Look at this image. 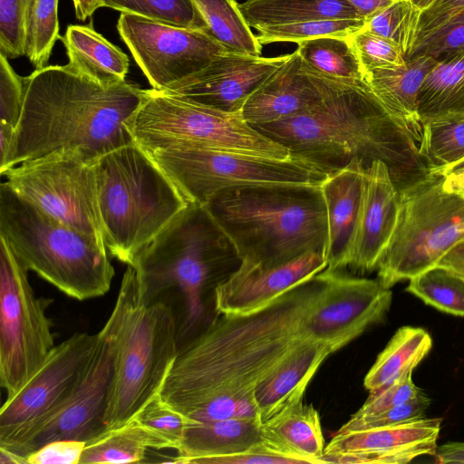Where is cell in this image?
Masks as SVG:
<instances>
[{
    "instance_id": "6da1fadb",
    "label": "cell",
    "mask_w": 464,
    "mask_h": 464,
    "mask_svg": "<svg viewBox=\"0 0 464 464\" xmlns=\"http://www.w3.org/2000/svg\"><path fill=\"white\" fill-rule=\"evenodd\" d=\"M324 283L323 270L258 312L212 320L178 353L161 399L198 422L259 420L255 391L305 340L303 323Z\"/></svg>"
},
{
    "instance_id": "7a4b0ae2",
    "label": "cell",
    "mask_w": 464,
    "mask_h": 464,
    "mask_svg": "<svg viewBox=\"0 0 464 464\" xmlns=\"http://www.w3.org/2000/svg\"><path fill=\"white\" fill-rule=\"evenodd\" d=\"M24 102L0 172L61 150L89 158L134 142L124 125L145 90L124 82L102 86L68 63L47 65L24 77Z\"/></svg>"
},
{
    "instance_id": "3957f363",
    "label": "cell",
    "mask_w": 464,
    "mask_h": 464,
    "mask_svg": "<svg viewBox=\"0 0 464 464\" xmlns=\"http://www.w3.org/2000/svg\"><path fill=\"white\" fill-rule=\"evenodd\" d=\"M327 172L354 158L366 166L387 164L401 188L428 173L418 146L390 117L366 82L332 95L310 110L269 123L251 125Z\"/></svg>"
},
{
    "instance_id": "277c9868",
    "label": "cell",
    "mask_w": 464,
    "mask_h": 464,
    "mask_svg": "<svg viewBox=\"0 0 464 464\" xmlns=\"http://www.w3.org/2000/svg\"><path fill=\"white\" fill-rule=\"evenodd\" d=\"M241 260L205 205L189 203L133 258L139 300L163 302L175 315L179 352L208 325L206 294Z\"/></svg>"
},
{
    "instance_id": "5b68a950",
    "label": "cell",
    "mask_w": 464,
    "mask_h": 464,
    "mask_svg": "<svg viewBox=\"0 0 464 464\" xmlns=\"http://www.w3.org/2000/svg\"><path fill=\"white\" fill-rule=\"evenodd\" d=\"M320 185L230 188L205 206L241 262L274 267L309 252L325 254L327 213Z\"/></svg>"
},
{
    "instance_id": "8992f818",
    "label": "cell",
    "mask_w": 464,
    "mask_h": 464,
    "mask_svg": "<svg viewBox=\"0 0 464 464\" xmlns=\"http://www.w3.org/2000/svg\"><path fill=\"white\" fill-rule=\"evenodd\" d=\"M0 237L21 263L64 295L79 301L105 295L114 268L107 248L0 186Z\"/></svg>"
},
{
    "instance_id": "52a82bcc",
    "label": "cell",
    "mask_w": 464,
    "mask_h": 464,
    "mask_svg": "<svg viewBox=\"0 0 464 464\" xmlns=\"http://www.w3.org/2000/svg\"><path fill=\"white\" fill-rule=\"evenodd\" d=\"M96 169L105 246L129 265L188 203L135 142L98 158Z\"/></svg>"
},
{
    "instance_id": "ba28073f",
    "label": "cell",
    "mask_w": 464,
    "mask_h": 464,
    "mask_svg": "<svg viewBox=\"0 0 464 464\" xmlns=\"http://www.w3.org/2000/svg\"><path fill=\"white\" fill-rule=\"evenodd\" d=\"M115 305L119 326L115 373L105 416L107 430L121 427L160 394L179 353L171 307L139 300L130 266L123 275Z\"/></svg>"
},
{
    "instance_id": "9c48e42d",
    "label": "cell",
    "mask_w": 464,
    "mask_h": 464,
    "mask_svg": "<svg viewBox=\"0 0 464 464\" xmlns=\"http://www.w3.org/2000/svg\"><path fill=\"white\" fill-rule=\"evenodd\" d=\"M464 238V197L443 188V176L427 173L400 188L396 225L377 266L385 288L435 266Z\"/></svg>"
},
{
    "instance_id": "30bf717a",
    "label": "cell",
    "mask_w": 464,
    "mask_h": 464,
    "mask_svg": "<svg viewBox=\"0 0 464 464\" xmlns=\"http://www.w3.org/2000/svg\"><path fill=\"white\" fill-rule=\"evenodd\" d=\"M124 125L144 150L196 146L277 159L291 156L241 113L218 111L152 88L145 90L140 106Z\"/></svg>"
},
{
    "instance_id": "8fae6325",
    "label": "cell",
    "mask_w": 464,
    "mask_h": 464,
    "mask_svg": "<svg viewBox=\"0 0 464 464\" xmlns=\"http://www.w3.org/2000/svg\"><path fill=\"white\" fill-rule=\"evenodd\" d=\"M145 151L188 204L205 205L220 191L242 187L320 185L329 174L292 155L277 159L196 146Z\"/></svg>"
},
{
    "instance_id": "7c38bea8",
    "label": "cell",
    "mask_w": 464,
    "mask_h": 464,
    "mask_svg": "<svg viewBox=\"0 0 464 464\" xmlns=\"http://www.w3.org/2000/svg\"><path fill=\"white\" fill-rule=\"evenodd\" d=\"M28 269L0 237V384L16 392L55 347L46 309L52 300L37 297Z\"/></svg>"
},
{
    "instance_id": "4fadbf2b",
    "label": "cell",
    "mask_w": 464,
    "mask_h": 464,
    "mask_svg": "<svg viewBox=\"0 0 464 464\" xmlns=\"http://www.w3.org/2000/svg\"><path fill=\"white\" fill-rule=\"evenodd\" d=\"M96 160L80 150H61L23 162L2 175L43 211L105 246Z\"/></svg>"
},
{
    "instance_id": "5bb4252c",
    "label": "cell",
    "mask_w": 464,
    "mask_h": 464,
    "mask_svg": "<svg viewBox=\"0 0 464 464\" xmlns=\"http://www.w3.org/2000/svg\"><path fill=\"white\" fill-rule=\"evenodd\" d=\"M119 310L114 305L82 375L63 404L46 419L30 426L0 447L26 456L58 440L88 442L107 430L105 416L115 373Z\"/></svg>"
},
{
    "instance_id": "9a60e30c",
    "label": "cell",
    "mask_w": 464,
    "mask_h": 464,
    "mask_svg": "<svg viewBox=\"0 0 464 464\" xmlns=\"http://www.w3.org/2000/svg\"><path fill=\"white\" fill-rule=\"evenodd\" d=\"M117 30L152 89L165 91L227 52L202 30L121 13Z\"/></svg>"
},
{
    "instance_id": "2e32d148",
    "label": "cell",
    "mask_w": 464,
    "mask_h": 464,
    "mask_svg": "<svg viewBox=\"0 0 464 464\" xmlns=\"http://www.w3.org/2000/svg\"><path fill=\"white\" fill-rule=\"evenodd\" d=\"M324 286L304 320L303 337L326 345L333 353L383 322L392 293L379 280L324 270Z\"/></svg>"
},
{
    "instance_id": "e0dca14e",
    "label": "cell",
    "mask_w": 464,
    "mask_h": 464,
    "mask_svg": "<svg viewBox=\"0 0 464 464\" xmlns=\"http://www.w3.org/2000/svg\"><path fill=\"white\" fill-rule=\"evenodd\" d=\"M96 334L75 333L55 345L37 371L0 410V443L57 411L73 392L90 358Z\"/></svg>"
},
{
    "instance_id": "ac0fdd59",
    "label": "cell",
    "mask_w": 464,
    "mask_h": 464,
    "mask_svg": "<svg viewBox=\"0 0 464 464\" xmlns=\"http://www.w3.org/2000/svg\"><path fill=\"white\" fill-rule=\"evenodd\" d=\"M225 52L204 69L160 91L218 111L241 113L248 98L290 57Z\"/></svg>"
},
{
    "instance_id": "d6986e66",
    "label": "cell",
    "mask_w": 464,
    "mask_h": 464,
    "mask_svg": "<svg viewBox=\"0 0 464 464\" xmlns=\"http://www.w3.org/2000/svg\"><path fill=\"white\" fill-rule=\"evenodd\" d=\"M440 418H423L395 426L335 433L325 446V463L404 464L434 456Z\"/></svg>"
},
{
    "instance_id": "ffe728a7",
    "label": "cell",
    "mask_w": 464,
    "mask_h": 464,
    "mask_svg": "<svg viewBox=\"0 0 464 464\" xmlns=\"http://www.w3.org/2000/svg\"><path fill=\"white\" fill-rule=\"evenodd\" d=\"M327 267L325 254L309 252L290 262L264 268L241 262L214 289L215 310L220 314L258 312Z\"/></svg>"
},
{
    "instance_id": "44dd1931",
    "label": "cell",
    "mask_w": 464,
    "mask_h": 464,
    "mask_svg": "<svg viewBox=\"0 0 464 464\" xmlns=\"http://www.w3.org/2000/svg\"><path fill=\"white\" fill-rule=\"evenodd\" d=\"M360 84L332 79L315 72L295 51L248 98L241 114L250 125L278 121L310 110L326 98Z\"/></svg>"
},
{
    "instance_id": "7402d4cb",
    "label": "cell",
    "mask_w": 464,
    "mask_h": 464,
    "mask_svg": "<svg viewBox=\"0 0 464 464\" xmlns=\"http://www.w3.org/2000/svg\"><path fill=\"white\" fill-rule=\"evenodd\" d=\"M400 205V188L380 160L366 167L361 203L348 254V266L361 272L377 269L392 236Z\"/></svg>"
},
{
    "instance_id": "603a6c76",
    "label": "cell",
    "mask_w": 464,
    "mask_h": 464,
    "mask_svg": "<svg viewBox=\"0 0 464 464\" xmlns=\"http://www.w3.org/2000/svg\"><path fill=\"white\" fill-rule=\"evenodd\" d=\"M366 167L362 159L354 158L345 167L330 172L320 185L327 213L325 257L329 270L348 266Z\"/></svg>"
},
{
    "instance_id": "cb8c5ba5",
    "label": "cell",
    "mask_w": 464,
    "mask_h": 464,
    "mask_svg": "<svg viewBox=\"0 0 464 464\" xmlns=\"http://www.w3.org/2000/svg\"><path fill=\"white\" fill-rule=\"evenodd\" d=\"M437 60L422 55L405 59L402 66L375 69L364 81L392 121L415 143L421 137L422 121L418 111L421 85Z\"/></svg>"
},
{
    "instance_id": "d4e9b609",
    "label": "cell",
    "mask_w": 464,
    "mask_h": 464,
    "mask_svg": "<svg viewBox=\"0 0 464 464\" xmlns=\"http://www.w3.org/2000/svg\"><path fill=\"white\" fill-rule=\"evenodd\" d=\"M331 353L326 345L312 340L305 339L296 345L255 391L260 421L303 401L308 383Z\"/></svg>"
},
{
    "instance_id": "484cf974",
    "label": "cell",
    "mask_w": 464,
    "mask_h": 464,
    "mask_svg": "<svg viewBox=\"0 0 464 464\" xmlns=\"http://www.w3.org/2000/svg\"><path fill=\"white\" fill-rule=\"evenodd\" d=\"M60 40L65 47L68 64L78 73L106 87L126 82L128 55L96 32L92 23L69 25Z\"/></svg>"
},
{
    "instance_id": "4316f807",
    "label": "cell",
    "mask_w": 464,
    "mask_h": 464,
    "mask_svg": "<svg viewBox=\"0 0 464 464\" xmlns=\"http://www.w3.org/2000/svg\"><path fill=\"white\" fill-rule=\"evenodd\" d=\"M262 422L256 419L229 418L188 426L174 463L237 453L263 440Z\"/></svg>"
},
{
    "instance_id": "83f0119b",
    "label": "cell",
    "mask_w": 464,
    "mask_h": 464,
    "mask_svg": "<svg viewBox=\"0 0 464 464\" xmlns=\"http://www.w3.org/2000/svg\"><path fill=\"white\" fill-rule=\"evenodd\" d=\"M263 439L305 464L325 463L324 438L317 411L295 402L261 424Z\"/></svg>"
},
{
    "instance_id": "f1b7e54d",
    "label": "cell",
    "mask_w": 464,
    "mask_h": 464,
    "mask_svg": "<svg viewBox=\"0 0 464 464\" xmlns=\"http://www.w3.org/2000/svg\"><path fill=\"white\" fill-rule=\"evenodd\" d=\"M239 8L256 30L314 19H362L344 0H246Z\"/></svg>"
},
{
    "instance_id": "f546056e",
    "label": "cell",
    "mask_w": 464,
    "mask_h": 464,
    "mask_svg": "<svg viewBox=\"0 0 464 464\" xmlns=\"http://www.w3.org/2000/svg\"><path fill=\"white\" fill-rule=\"evenodd\" d=\"M160 450L166 443L132 419L86 442L80 464L145 462L150 450Z\"/></svg>"
},
{
    "instance_id": "4dcf8cb0",
    "label": "cell",
    "mask_w": 464,
    "mask_h": 464,
    "mask_svg": "<svg viewBox=\"0 0 464 464\" xmlns=\"http://www.w3.org/2000/svg\"><path fill=\"white\" fill-rule=\"evenodd\" d=\"M431 347L432 339L423 328H399L366 374L364 387L372 392L413 371Z\"/></svg>"
},
{
    "instance_id": "1f68e13d",
    "label": "cell",
    "mask_w": 464,
    "mask_h": 464,
    "mask_svg": "<svg viewBox=\"0 0 464 464\" xmlns=\"http://www.w3.org/2000/svg\"><path fill=\"white\" fill-rule=\"evenodd\" d=\"M418 153L428 172L438 175L463 160L464 111L423 119Z\"/></svg>"
},
{
    "instance_id": "d6a6232c",
    "label": "cell",
    "mask_w": 464,
    "mask_h": 464,
    "mask_svg": "<svg viewBox=\"0 0 464 464\" xmlns=\"http://www.w3.org/2000/svg\"><path fill=\"white\" fill-rule=\"evenodd\" d=\"M423 119L450 111H464V51L437 61L426 76L418 98Z\"/></svg>"
},
{
    "instance_id": "836d02e7",
    "label": "cell",
    "mask_w": 464,
    "mask_h": 464,
    "mask_svg": "<svg viewBox=\"0 0 464 464\" xmlns=\"http://www.w3.org/2000/svg\"><path fill=\"white\" fill-rule=\"evenodd\" d=\"M304 63L315 72L351 84L364 82V72L349 37L325 36L297 44Z\"/></svg>"
},
{
    "instance_id": "e575fe53",
    "label": "cell",
    "mask_w": 464,
    "mask_h": 464,
    "mask_svg": "<svg viewBox=\"0 0 464 464\" xmlns=\"http://www.w3.org/2000/svg\"><path fill=\"white\" fill-rule=\"evenodd\" d=\"M208 25L207 33L227 52L260 55L262 44L246 24L236 0H194Z\"/></svg>"
},
{
    "instance_id": "d590c367",
    "label": "cell",
    "mask_w": 464,
    "mask_h": 464,
    "mask_svg": "<svg viewBox=\"0 0 464 464\" xmlns=\"http://www.w3.org/2000/svg\"><path fill=\"white\" fill-rule=\"evenodd\" d=\"M406 291L447 314L464 316V277L435 266L410 279Z\"/></svg>"
},
{
    "instance_id": "8d00e7d4",
    "label": "cell",
    "mask_w": 464,
    "mask_h": 464,
    "mask_svg": "<svg viewBox=\"0 0 464 464\" xmlns=\"http://www.w3.org/2000/svg\"><path fill=\"white\" fill-rule=\"evenodd\" d=\"M102 5L121 13L207 33L208 25L194 0H102Z\"/></svg>"
},
{
    "instance_id": "74e56055",
    "label": "cell",
    "mask_w": 464,
    "mask_h": 464,
    "mask_svg": "<svg viewBox=\"0 0 464 464\" xmlns=\"http://www.w3.org/2000/svg\"><path fill=\"white\" fill-rule=\"evenodd\" d=\"M59 0H34L25 24V56L35 70L47 66L53 46L61 39Z\"/></svg>"
},
{
    "instance_id": "f35d334b",
    "label": "cell",
    "mask_w": 464,
    "mask_h": 464,
    "mask_svg": "<svg viewBox=\"0 0 464 464\" xmlns=\"http://www.w3.org/2000/svg\"><path fill=\"white\" fill-rule=\"evenodd\" d=\"M364 19L327 18L278 24L257 29L261 44L276 42L298 44L325 36L349 37L364 27Z\"/></svg>"
},
{
    "instance_id": "ab89813d",
    "label": "cell",
    "mask_w": 464,
    "mask_h": 464,
    "mask_svg": "<svg viewBox=\"0 0 464 464\" xmlns=\"http://www.w3.org/2000/svg\"><path fill=\"white\" fill-rule=\"evenodd\" d=\"M420 13L409 0H396L367 18L363 29L397 44L406 58L414 44Z\"/></svg>"
},
{
    "instance_id": "60d3db41",
    "label": "cell",
    "mask_w": 464,
    "mask_h": 464,
    "mask_svg": "<svg viewBox=\"0 0 464 464\" xmlns=\"http://www.w3.org/2000/svg\"><path fill=\"white\" fill-rule=\"evenodd\" d=\"M133 419L162 440L168 449L176 451L187 428L198 423L169 406L160 394L149 401Z\"/></svg>"
},
{
    "instance_id": "b9f144b4",
    "label": "cell",
    "mask_w": 464,
    "mask_h": 464,
    "mask_svg": "<svg viewBox=\"0 0 464 464\" xmlns=\"http://www.w3.org/2000/svg\"><path fill=\"white\" fill-rule=\"evenodd\" d=\"M364 74L372 70L396 68L405 63V57L392 41L362 29L350 36Z\"/></svg>"
},
{
    "instance_id": "7bdbcfd3",
    "label": "cell",
    "mask_w": 464,
    "mask_h": 464,
    "mask_svg": "<svg viewBox=\"0 0 464 464\" xmlns=\"http://www.w3.org/2000/svg\"><path fill=\"white\" fill-rule=\"evenodd\" d=\"M464 51V10L418 39L405 58L430 56L439 61Z\"/></svg>"
},
{
    "instance_id": "ee69618b",
    "label": "cell",
    "mask_w": 464,
    "mask_h": 464,
    "mask_svg": "<svg viewBox=\"0 0 464 464\" xmlns=\"http://www.w3.org/2000/svg\"><path fill=\"white\" fill-rule=\"evenodd\" d=\"M34 0H0V53L7 59L25 55V24Z\"/></svg>"
},
{
    "instance_id": "f6af8a7d",
    "label": "cell",
    "mask_w": 464,
    "mask_h": 464,
    "mask_svg": "<svg viewBox=\"0 0 464 464\" xmlns=\"http://www.w3.org/2000/svg\"><path fill=\"white\" fill-rule=\"evenodd\" d=\"M430 399L422 392L415 398L386 410L363 417L352 416L337 433L395 426L426 418Z\"/></svg>"
},
{
    "instance_id": "bcb514c9",
    "label": "cell",
    "mask_w": 464,
    "mask_h": 464,
    "mask_svg": "<svg viewBox=\"0 0 464 464\" xmlns=\"http://www.w3.org/2000/svg\"><path fill=\"white\" fill-rule=\"evenodd\" d=\"M412 372H406L393 381L372 391L365 402L353 416L363 417L376 414L418 396L422 391L414 384Z\"/></svg>"
},
{
    "instance_id": "7dc6e473",
    "label": "cell",
    "mask_w": 464,
    "mask_h": 464,
    "mask_svg": "<svg viewBox=\"0 0 464 464\" xmlns=\"http://www.w3.org/2000/svg\"><path fill=\"white\" fill-rule=\"evenodd\" d=\"M24 93V77L20 76L7 57L0 53V123L15 130L22 113Z\"/></svg>"
},
{
    "instance_id": "c3c4849f",
    "label": "cell",
    "mask_w": 464,
    "mask_h": 464,
    "mask_svg": "<svg viewBox=\"0 0 464 464\" xmlns=\"http://www.w3.org/2000/svg\"><path fill=\"white\" fill-rule=\"evenodd\" d=\"M196 464H287L299 463L304 464V461L299 458L285 453L280 449L263 440L244 451L207 457L196 459ZM305 464V463H304Z\"/></svg>"
},
{
    "instance_id": "681fc988",
    "label": "cell",
    "mask_w": 464,
    "mask_h": 464,
    "mask_svg": "<svg viewBox=\"0 0 464 464\" xmlns=\"http://www.w3.org/2000/svg\"><path fill=\"white\" fill-rule=\"evenodd\" d=\"M86 442L58 440L48 442L26 456V464H80Z\"/></svg>"
},
{
    "instance_id": "f907efd6",
    "label": "cell",
    "mask_w": 464,
    "mask_h": 464,
    "mask_svg": "<svg viewBox=\"0 0 464 464\" xmlns=\"http://www.w3.org/2000/svg\"><path fill=\"white\" fill-rule=\"evenodd\" d=\"M463 10L464 0H434L420 13L414 43Z\"/></svg>"
},
{
    "instance_id": "816d5d0a",
    "label": "cell",
    "mask_w": 464,
    "mask_h": 464,
    "mask_svg": "<svg viewBox=\"0 0 464 464\" xmlns=\"http://www.w3.org/2000/svg\"><path fill=\"white\" fill-rule=\"evenodd\" d=\"M436 266L450 269L464 277V238L454 245Z\"/></svg>"
},
{
    "instance_id": "f5cc1de1",
    "label": "cell",
    "mask_w": 464,
    "mask_h": 464,
    "mask_svg": "<svg viewBox=\"0 0 464 464\" xmlns=\"http://www.w3.org/2000/svg\"><path fill=\"white\" fill-rule=\"evenodd\" d=\"M435 461L440 464H464V442H448L437 448Z\"/></svg>"
},
{
    "instance_id": "db71d44e",
    "label": "cell",
    "mask_w": 464,
    "mask_h": 464,
    "mask_svg": "<svg viewBox=\"0 0 464 464\" xmlns=\"http://www.w3.org/2000/svg\"><path fill=\"white\" fill-rule=\"evenodd\" d=\"M347 2L360 15L361 18L366 20L378 11L391 5L396 0H344Z\"/></svg>"
},
{
    "instance_id": "11a10c76",
    "label": "cell",
    "mask_w": 464,
    "mask_h": 464,
    "mask_svg": "<svg viewBox=\"0 0 464 464\" xmlns=\"http://www.w3.org/2000/svg\"><path fill=\"white\" fill-rule=\"evenodd\" d=\"M443 188L448 192L464 197V169L443 176Z\"/></svg>"
},
{
    "instance_id": "9f6ffc18",
    "label": "cell",
    "mask_w": 464,
    "mask_h": 464,
    "mask_svg": "<svg viewBox=\"0 0 464 464\" xmlns=\"http://www.w3.org/2000/svg\"><path fill=\"white\" fill-rule=\"evenodd\" d=\"M75 16L80 21L91 17L100 7H103L102 0H72Z\"/></svg>"
},
{
    "instance_id": "6f0895ef",
    "label": "cell",
    "mask_w": 464,
    "mask_h": 464,
    "mask_svg": "<svg viewBox=\"0 0 464 464\" xmlns=\"http://www.w3.org/2000/svg\"><path fill=\"white\" fill-rule=\"evenodd\" d=\"M0 463L1 464H26L24 458L0 447Z\"/></svg>"
},
{
    "instance_id": "680465c9",
    "label": "cell",
    "mask_w": 464,
    "mask_h": 464,
    "mask_svg": "<svg viewBox=\"0 0 464 464\" xmlns=\"http://www.w3.org/2000/svg\"><path fill=\"white\" fill-rule=\"evenodd\" d=\"M420 12L427 8L434 0H409Z\"/></svg>"
},
{
    "instance_id": "91938a15",
    "label": "cell",
    "mask_w": 464,
    "mask_h": 464,
    "mask_svg": "<svg viewBox=\"0 0 464 464\" xmlns=\"http://www.w3.org/2000/svg\"><path fill=\"white\" fill-rule=\"evenodd\" d=\"M461 169H464V159L461 160L460 161L455 163L454 165L449 167L445 170H443L440 175L445 176L450 172H453V171H456V170H459Z\"/></svg>"
}]
</instances>
